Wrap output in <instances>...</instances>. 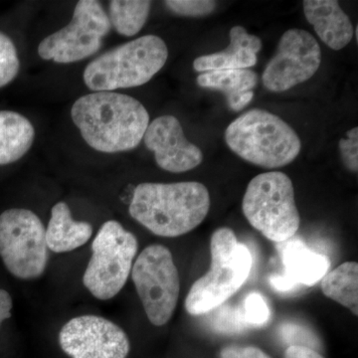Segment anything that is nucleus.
<instances>
[{
  "label": "nucleus",
  "instance_id": "f257e3e1",
  "mask_svg": "<svg viewBox=\"0 0 358 358\" xmlns=\"http://www.w3.org/2000/svg\"><path fill=\"white\" fill-rule=\"evenodd\" d=\"M71 117L87 145L105 154L134 150L150 124L145 106L117 92H93L81 96L72 106Z\"/></svg>",
  "mask_w": 358,
  "mask_h": 358
},
{
  "label": "nucleus",
  "instance_id": "423d86ee",
  "mask_svg": "<svg viewBox=\"0 0 358 358\" xmlns=\"http://www.w3.org/2000/svg\"><path fill=\"white\" fill-rule=\"evenodd\" d=\"M242 211L252 227L275 243L288 241L300 228L293 182L281 171H268L251 179Z\"/></svg>",
  "mask_w": 358,
  "mask_h": 358
},
{
  "label": "nucleus",
  "instance_id": "f8f14e48",
  "mask_svg": "<svg viewBox=\"0 0 358 358\" xmlns=\"http://www.w3.org/2000/svg\"><path fill=\"white\" fill-rule=\"evenodd\" d=\"M59 343L71 358H127L131 343L124 329L98 315H80L66 322Z\"/></svg>",
  "mask_w": 358,
  "mask_h": 358
},
{
  "label": "nucleus",
  "instance_id": "6e6552de",
  "mask_svg": "<svg viewBox=\"0 0 358 358\" xmlns=\"http://www.w3.org/2000/svg\"><path fill=\"white\" fill-rule=\"evenodd\" d=\"M48 252L46 228L34 212L13 208L0 214V257L11 275L20 280L41 277Z\"/></svg>",
  "mask_w": 358,
  "mask_h": 358
},
{
  "label": "nucleus",
  "instance_id": "7ed1b4c3",
  "mask_svg": "<svg viewBox=\"0 0 358 358\" xmlns=\"http://www.w3.org/2000/svg\"><path fill=\"white\" fill-rule=\"evenodd\" d=\"M234 154L254 166L275 169L292 164L300 155V136L277 115L262 109L247 110L224 134Z\"/></svg>",
  "mask_w": 358,
  "mask_h": 358
},
{
  "label": "nucleus",
  "instance_id": "ddd939ff",
  "mask_svg": "<svg viewBox=\"0 0 358 358\" xmlns=\"http://www.w3.org/2000/svg\"><path fill=\"white\" fill-rule=\"evenodd\" d=\"M143 141L154 152L157 166L169 173H186L203 162L201 150L185 138L182 126L174 115H160L150 122Z\"/></svg>",
  "mask_w": 358,
  "mask_h": 358
},
{
  "label": "nucleus",
  "instance_id": "cd10ccee",
  "mask_svg": "<svg viewBox=\"0 0 358 358\" xmlns=\"http://www.w3.org/2000/svg\"><path fill=\"white\" fill-rule=\"evenodd\" d=\"M13 303L10 294L6 289H0V326L4 320L11 317Z\"/></svg>",
  "mask_w": 358,
  "mask_h": 358
},
{
  "label": "nucleus",
  "instance_id": "1a4fd4ad",
  "mask_svg": "<svg viewBox=\"0 0 358 358\" xmlns=\"http://www.w3.org/2000/svg\"><path fill=\"white\" fill-rule=\"evenodd\" d=\"M131 273L150 324L164 326L176 312L180 293L179 273L171 250L150 245L141 252Z\"/></svg>",
  "mask_w": 358,
  "mask_h": 358
},
{
  "label": "nucleus",
  "instance_id": "9d476101",
  "mask_svg": "<svg viewBox=\"0 0 358 358\" xmlns=\"http://www.w3.org/2000/svg\"><path fill=\"white\" fill-rule=\"evenodd\" d=\"M110 29L109 16L101 2L80 0L69 24L40 42L39 56L59 64L79 62L102 48L103 39Z\"/></svg>",
  "mask_w": 358,
  "mask_h": 358
},
{
  "label": "nucleus",
  "instance_id": "f3484780",
  "mask_svg": "<svg viewBox=\"0 0 358 358\" xmlns=\"http://www.w3.org/2000/svg\"><path fill=\"white\" fill-rule=\"evenodd\" d=\"M93 226L84 221H75L66 202H57L51 209L46 228L48 249L54 253H69L89 241Z\"/></svg>",
  "mask_w": 358,
  "mask_h": 358
},
{
  "label": "nucleus",
  "instance_id": "a211bd4d",
  "mask_svg": "<svg viewBox=\"0 0 358 358\" xmlns=\"http://www.w3.org/2000/svg\"><path fill=\"white\" fill-rule=\"evenodd\" d=\"M196 83L223 93L230 109L239 112L253 100L258 75L251 69L210 71L200 74Z\"/></svg>",
  "mask_w": 358,
  "mask_h": 358
},
{
  "label": "nucleus",
  "instance_id": "9b49d317",
  "mask_svg": "<svg viewBox=\"0 0 358 358\" xmlns=\"http://www.w3.org/2000/svg\"><path fill=\"white\" fill-rule=\"evenodd\" d=\"M320 64L317 39L306 30L292 28L282 35L274 57L264 70V87L273 93L288 91L315 76Z\"/></svg>",
  "mask_w": 358,
  "mask_h": 358
},
{
  "label": "nucleus",
  "instance_id": "dca6fc26",
  "mask_svg": "<svg viewBox=\"0 0 358 358\" xmlns=\"http://www.w3.org/2000/svg\"><path fill=\"white\" fill-rule=\"evenodd\" d=\"M230 44L225 50L200 56L193 61V69L199 73L220 70L249 69L257 64V54L262 49L258 36L249 34L242 26L229 32Z\"/></svg>",
  "mask_w": 358,
  "mask_h": 358
},
{
  "label": "nucleus",
  "instance_id": "aec40b11",
  "mask_svg": "<svg viewBox=\"0 0 358 358\" xmlns=\"http://www.w3.org/2000/svg\"><path fill=\"white\" fill-rule=\"evenodd\" d=\"M322 293L358 315V264L350 261L339 265L322 279Z\"/></svg>",
  "mask_w": 358,
  "mask_h": 358
},
{
  "label": "nucleus",
  "instance_id": "4be33fe9",
  "mask_svg": "<svg viewBox=\"0 0 358 358\" xmlns=\"http://www.w3.org/2000/svg\"><path fill=\"white\" fill-rule=\"evenodd\" d=\"M17 49L13 40L0 31V89L10 84L20 73Z\"/></svg>",
  "mask_w": 358,
  "mask_h": 358
},
{
  "label": "nucleus",
  "instance_id": "39448f33",
  "mask_svg": "<svg viewBox=\"0 0 358 358\" xmlns=\"http://www.w3.org/2000/svg\"><path fill=\"white\" fill-rule=\"evenodd\" d=\"M167 58L166 42L157 35H145L92 60L84 71V82L94 92L136 88L150 82Z\"/></svg>",
  "mask_w": 358,
  "mask_h": 358
},
{
  "label": "nucleus",
  "instance_id": "393cba45",
  "mask_svg": "<svg viewBox=\"0 0 358 358\" xmlns=\"http://www.w3.org/2000/svg\"><path fill=\"white\" fill-rule=\"evenodd\" d=\"M341 159L348 171L357 173L358 171V129L357 127L346 133V138L338 143Z\"/></svg>",
  "mask_w": 358,
  "mask_h": 358
},
{
  "label": "nucleus",
  "instance_id": "2eb2a0df",
  "mask_svg": "<svg viewBox=\"0 0 358 358\" xmlns=\"http://www.w3.org/2000/svg\"><path fill=\"white\" fill-rule=\"evenodd\" d=\"M303 8L306 20L327 47L338 51L350 43L355 36V28L338 1L305 0Z\"/></svg>",
  "mask_w": 358,
  "mask_h": 358
},
{
  "label": "nucleus",
  "instance_id": "a878e982",
  "mask_svg": "<svg viewBox=\"0 0 358 358\" xmlns=\"http://www.w3.org/2000/svg\"><path fill=\"white\" fill-rule=\"evenodd\" d=\"M219 358H272L253 345H228L221 350Z\"/></svg>",
  "mask_w": 358,
  "mask_h": 358
},
{
  "label": "nucleus",
  "instance_id": "6ab92c4d",
  "mask_svg": "<svg viewBox=\"0 0 358 358\" xmlns=\"http://www.w3.org/2000/svg\"><path fill=\"white\" fill-rule=\"evenodd\" d=\"M34 138V127L27 117L13 110H0V166L22 159Z\"/></svg>",
  "mask_w": 358,
  "mask_h": 358
},
{
  "label": "nucleus",
  "instance_id": "5701e85b",
  "mask_svg": "<svg viewBox=\"0 0 358 358\" xmlns=\"http://www.w3.org/2000/svg\"><path fill=\"white\" fill-rule=\"evenodd\" d=\"M164 4L171 13L185 17H203L217 7V2L211 0H167Z\"/></svg>",
  "mask_w": 358,
  "mask_h": 358
},
{
  "label": "nucleus",
  "instance_id": "20e7f679",
  "mask_svg": "<svg viewBox=\"0 0 358 358\" xmlns=\"http://www.w3.org/2000/svg\"><path fill=\"white\" fill-rule=\"evenodd\" d=\"M210 257L208 272L193 282L186 296L185 310L190 315H204L220 307L241 289L251 273V252L238 242L229 227L214 231Z\"/></svg>",
  "mask_w": 358,
  "mask_h": 358
},
{
  "label": "nucleus",
  "instance_id": "412c9836",
  "mask_svg": "<svg viewBox=\"0 0 358 358\" xmlns=\"http://www.w3.org/2000/svg\"><path fill=\"white\" fill-rule=\"evenodd\" d=\"M150 7L152 1L148 0L110 1L108 14L110 25L122 36H134L147 23Z\"/></svg>",
  "mask_w": 358,
  "mask_h": 358
},
{
  "label": "nucleus",
  "instance_id": "bb28decb",
  "mask_svg": "<svg viewBox=\"0 0 358 358\" xmlns=\"http://www.w3.org/2000/svg\"><path fill=\"white\" fill-rule=\"evenodd\" d=\"M284 358H324L312 348L303 345H289L285 352Z\"/></svg>",
  "mask_w": 358,
  "mask_h": 358
},
{
  "label": "nucleus",
  "instance_id": "0eeeda50",
  "mask_svg": "<svg viewBox=\"0 0 358 358\" xmlns=\"http://www.w3.org/2000/svg\"><path fill=\"white\" fill-rule=\"evenodd\" d=\"M138 250V239L121 223H103L92 243L84 286L98 300L115 298L128 282Z\"/></svg>",
  "mask_w": 358,
  "mask_h": 358
},
{
  "label": "nucleus",
  "instance_id": "f03ea898",
  "mask_svg": "<svg viewBox=\"0 0 358 358\" xmlns=\"http://www.w3.org/2000/svg\"><path fill=\"white\" fill-rule=\"evenodd\" d=\"M210 205L208 189L196 181L145 182L134 188L129 212L152 234L176 238L199 227Z\"/></svg>",
  "mask_w": 358,
  "mask_h": 358
},
{
  "label": "nucleus",
  "instance_id": "4468645a",
  "mask_svg": "<svg viewBox=\"0 0 358 358\" xmlns=\"http://www.w3.org/2000/svg\"><path fill=\"white\" fill-rule=\"evenodd\" d=\"M282 275L271 278V284L281 292L289 291L298 285L313 286L327 274L329 258L315 253L300 241L289 242L282 252Z\"/></svg>",
  "mask_w": 358,
  "mask_h": 358
},
{
  "label": "nucleus",
  "instance_id": "b1692460",
  "mask_svg": "<svg viewBox=\"0 0 358 358\" xmlns=\"http://www.w3.org/2000/svg\"><path fill=\"white\" fill-rule=\"evenodd\" d=\"M245 320L255 327H261L268 322L270 310L262 294L252 293L245 301Z\"/></svg>",
  "mask_w": 358,
  "mask_h": 358
}]
</instances>
